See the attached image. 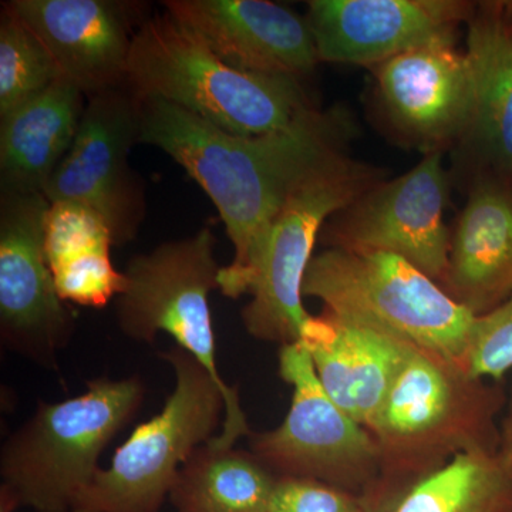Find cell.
Returning <instances> with one entry per match:
<instances>
[{"label": "cell", "instance_id": "1", "mask_svg": "<svg viewBox=\"0 0 512 512\" xmlns=\"http://www.w3.org/2000/svg\"><path fill=\"white\" fill-rule=\"evenodd\" d=\"M138 143L173 157L214 202L234 245L220 291L251 292L269 231L296 185L343 154L348 123L339 114L303 111L291 126L238 136L161 100H140Z\"/></svg>", "mask_w": 512, "mask_h": 512}, {"label": "cell", "instance_id": "2", "mask_svg": "<svg viewBox=\"0 0 512 512\" xmlns=\"http://www.w3.org/2000/svg\"><path fill=\"white\" fill-rule=\"evenodd\" d=\"M500 384L466 366L410 348L392 389L367 429L380 454V477L423 476L460 454L500 453Z\"/></svg>", "mask_w": 512, "mask_h": 512}, {"label": "cell", "instance_id": "3", "mask_svg": "<svg viewBox=\"0 0 512 512\" xmlns=\"http://www.w3.org/2000/svg\"><path fill=\"white\" fill-rule=\"evenodd\" d=\"M127 86L238 136L284 130L312 107L298 79L229 66L168 12L134 33Z\"/></svg>", "mask_w": 512, "mask_h": 512}, {"label": "cell", "instance_id": "4", "mask_svg": "<svg viewBox=\"0 0 512 512\" xmlns=\"http://www.w3.org/2000/svg\"><path fill=\"white\" fill-rule=\"evenodd\" d=\"M144 396L138 377H100L72 399L39 403L3 444L0 490L33 512H72L99 473L104 448L133 420Z\"/></svg>", "mask_w": 512, "mask_h": 512}, {"label": "cell", "instance_id": "5", "mask_svg": "<svg viewBox=\"0 0 512 512\" xmlns=\"http://www.w3.org/2000/svg\"><path fill=\"white\" fill-rule=\"evenodd\" d=\"M302 293L340 318L466 366L476 316L402 256L329 247L313 256Z\"/></svg>", "mask_w": 512, "mask_h": 512}, {"label": "cell", "instance_id": "6", "mask_svg": "<svg viewBox=\"0 0 512 512\" xmlns=\"http://www.w3.org/2000/svg\"><path fill=\"white\" fill-rule=\"evenodd\" d=\"M215 237L204 228L194 237L165 242L128 261L123 291L116 298L119 328L128 339L153 343L164 332L201 363L225 394V413L214 441L232 447L251 436L237 387L222 379L215 355L210 293L220 289Z\"/></svg>", "mask_w": 512, "mask_h": 512}, {"label": "cell", "instance_id": "7", "mask_svg": "<svg viewBox=\"0 0 512 512\" xmlns=\"http://www.w3.org/2000/svg\"><path fill=\"white\" fill-rule=\"evenodd\" d=\"M175 384L161 412L144 421L100 468L72 512H160L178 471L217 434L225 394L190 353L174 346L161 353Z\"/></svg>", "mask_w": 512, "mask_h": 512}, {"label": "cell", "instance_id": "8", "mask_svg": "<svg viewBox=\"0 0 512 512\" xmlns=\"http://www.w3.org/2000/svg\"><path fill=\"white\" fill-rule=\"evenodd\" d=\"M376 171L345 153L296 185L269 231L242 322L252 338L291 345L301 340L311 313L302 286L323 224L377 184Z\"/></svg>", "mask_w": 512, "mask_h": 512}, {"label": "cell", "instance_id": "9", "mask_svg": "<svg viewBox=\"0 0 512 512\" xmlns=\"http://www.w3.org/2000/svg\"><path fill=\"white\" fill-rule=\"evenodd\" d=\"M278 372L292 387L291 407L276 429L249 436L251 453L278 478L365 494L382 471L373 434L330 399L301 343L281 346Z\"/></svg>", "mask_w": 512, "mask_h": 512}, {"label": "cell", "instance_id": "10", "mask_svg": "<svg viewBox=\"0 0 512 512\" xmlns=\"http://www.w3.org/2000/svg\"><path fill=\"white\" fill-rule=\"evenodd\" d=\"M43 192L3 191L0 212V336L3 346L55 369L73 318L47 264Z\"/></svg>", "mask_w": 512, "mask_h": 512}, {"label": "cell", "instance_id": "11", "mask_svg": "<svg viewBox=\"0 0 512 512\" xmlns=\"http://www.w3.org/2000/svg\"><path fill=\"white\" fill-rule=\"evenodd\" d=\"M141 101L127 84L90 96L73 146L47 183L53 202H79L109 225L114 245L136 235L143 221V190L128 167L138 143Z\"/></svg>", "mask_w": 512, "mask_h": 512}, {"label": "cell", "instance_id": "12", "mask_svg": "<svg viewBox=\"0 0 512 512\" xmlns=\"http://www.w3.org/2000/svg\"><path fill=\"white\" fill-rule=\"evenodd\" d=\"M446 201L443 153L434 151L409 173L373 185L343 210L329 229V247L392 252L441 286L451 241Z\"/></svg>", "mask_w": 512, "mask_h": 512}, {"label": "cell", "instance_id": "13", "mask_svg": "<svg viewBox=\"0 0 512 512\" xmlns=\"http://www.w3.org/2000/svg\"><path fill=\"white\" fill-rule=\"evenodd\" d=\"M319 62L377 66L409 50L454 45L474 6L454 0H312Z\"/></svg>", "mask_w": 512, "mask_h": 512}, {"label": "cell", "instance_id": "14", "mask_svg": "<svg viewBox=\"0 0 512 512\" xmlns=\"http://www.w3.org/2000/svg\"><path fill=\"white\" fill-rule=\"evenodd\" d=\"M377 90L394 127L427 154L461 143L474 117V74L454 45L409 50L375 66Z\"/></svg>", "mask_w": 512, "mask_h": 512}, {"label": "cell", "instance_id": "15", "mask_svg": "<svg viewBox=\"0 0 512 512\" xmlns=\"http://www.w3.org/2000/svg\"><path fill=\"white\" fill-rule=\"evenodd\" d=\"M165 10L244 72L298 79L319 63L306 19L266 0H167Z\"/></svg>", "mask_w": 512, "mask_h": 512}, {"label": "cell", "instance_id": "16", "mask_svg": "<svg viewBox=\"0 0 512 512\" xmlns=\"http://www.w3.org/2000/svg\"><path fill=\"white\" fill-rule=\"evenodd\" d=\"M8 5L39 37L62 77L87 96L127 84L134 35L121 3L13 0Z\"/></svg>", "mask_w": 512, "mask_h": 512}, {"label": "cell", "instance_id": "17", "mask_svg": "<svg viewBox=\"0 0 512 512\" xmlns=\"http://www.w3.org/2000/svg\"><path fill=\"white\" fill-rule=\"evenodd\" d=\"M299 343L330 399L366 429L413 346L326 309L311 316Z\"/></svg>", "mask_w": 512, "mask_h": 512}, {"label": "cell", "instance_id": "18", "mask_svg": "<svg viewBox=\"0 0 512 512\" xmlns=\"http://www.w3.org/2000/svg\"><path fill=\"white\" fill-rule=\"evenodd\" d=\"M441 288L476 318L511 295L512 188L505 178L485 175L471 188Z\"/></svg>", "mask_w": 512, "mask_h": 512}, {"label": "cell", "instance_id": "19", "mask_svg": "<svg viewBox=\"0 0 512 512\" xmlns=\"http://www.w3.org/2000/svg\"><path fill=\"white\" fill-rule=\"evenodd\" d=\"M474 74V117L461 141L493 171L512 174V32L508 2L474 6L467 19V50Z\"/></svg>", "mask_w": 512, "mask_h": 512}, {"label": "cell", "instance_id": "20", "mask_svg": "<svg viewBox=\"0 0 512 512\" xmlns=\"http://www.w3.org/2000/svg\"><path fill=\"white\" fill-rule=\"evenodd\" d=\"M83 94L62 77L0 116L2 191L45 192L73 146L84 111Z\"/></svg>", "mask_w": 512, "mask_h": 512}, {"label": "cell", "instance_id": "21", "mask_svg": "<svg viewBox=\"0 0 512 512\" xmlns=\"http://www.w3.org/2000/svg\"><path fill=\"white\" fill-rule=\"evenodd\" d=\"M360 501L365 512H512V477L501 453L460 454L423 476L379 477Z\"/></svg>", "mask_w": 512, "mask_h": 512}, {"label": "cell", "instance_id": "22", "mask_svg": "<svg viewBox=\"0 0 512 512\" xmlns=\"http://www.w3.org/2000/svg\"><path fill=\"white\" fill-rule=\"evenodd\" d=\"M113 235L106 221L79 202H53L45 251L63 302L103 308L123 291L124 275L111 262Z\"/></svg>", "mask_w": 512, "mask_h": 512}, {"label": "cell", "instance_id": "23", "mask_svg": "<svg viewBox=\"0 0 512 512\" xmlns=\"http://www.w3.org/2000/svg\"><path fill=\"white\" fill-rule=\"evenodd\" d=\"M278 481L251 451L211 439L185 461L168 500L175 512H269Z\"/></svg>", "mask_w": 512, "mask_h": 512}, {"label": "cell", "instance_id": "24", "mask_svg": "<svg viewBox=\"0 0 512 512\" xmlns=\"http://www.w3.org/2000/svg\"><path fill=\"white\" fill-rule=\"evenodd\" d=\"M59 79L62 73L45 45L6 3L0 23V116Z\"/></svg>", "mask_w": 512, "mask_h": 512}, {"label": "cell", "instance_id": "25", "mask_svg": "<svg viewBox=\"0 0 512 512\" xmlns=\"http://www.w3.org/2000/svg\"><path fill=\"white\" fill-rule=\"evenodd\" d=\"M466 369L471 376L495 383L512 370V292L494 311L476 318Z\"/></svg>", "mask_w": 512, "mask_h": 512}, {"label": "cell", "instance_id": "26", "mask_svg": "<svg viewBox=\"0 0 512 512\" xmlns=\"http://www.w3.org/2000/svg\"><path fill=\"white\" fill-rule=\"evenodd\" d=\"M269 512H365L360 497L298 478H279Z\"/></svg>", "mask_w": 512, "mask_h": 512}, {"label": "cell", "instance_id": "27", "mask_svg": "<svg viewBox=\"0 0 512 512\" xmlns=\"http://www.w3.org/2000/svg\"><path fill=\"white\" fill-rule=\"evenodd\" d=\"M500 453L507 460L512 457V386L510 397L505 403V413L500 423Z\"/></svg>", "mask_w": 512, "mask_h": 512}, {"label": "cell", "instance_id": "28", "mask_svg": "<svg viewBox=\"0 0 512 512\" xmlns=\"http://www.w3.org/2000/svg\"><path fill=\"white\" fill-rule=\"evenodd\" d=\"M18 508V504L13 501V498L5 491L0 490V512H15Z\"/></svg>", "mask_w": 512, "mask_h": 512}, {"label": "cell", "instance_id": "29", "mask_svg": "<svg viewBox=\"0 0 512 512\" xmlns=\"http://www.w3.org/2000/svg\"><path fill=\"white\" fill-rule=\"evenodd\" d=\"M508 16H510V28L512 32V2H508Z\"/></svg>", "mask_w": 512, "mask_h": 512}, {"label": "cell", "instance_id": "30", "mask_svg": "<svg viewBox=\"0 0 512 512\" xmlns=\"http://www.w3.org/2000/svg\"><path fill=\"white\" fill-rule=\"evenodd\" d=\"M504 460H505V458H504ZM505 463H507L508 471H510V474L512 477V457L507 458V460H505Z\"/></svg>", "mask_w": 512, "mask_h": 512}]
</instances>
